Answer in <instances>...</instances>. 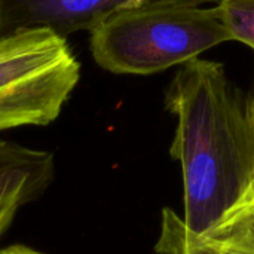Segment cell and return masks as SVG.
Masks as SVG:
<instances>
[{
    "mask_svg": "<svg viewBox=\"0 0 254 254\" xmlns=\"http://www.w3.org/2000/svg\"><path fill=\"white\" fill-rule=\"evenodd\" d=\"M177 118L170 149L180 162L186 237L202 238L231 213L254 185V104L220 63L180 65L165 94Z\"/></svg>",
    "mask_w": 254,
    "mask_h": 254,
    "instance_id": "cell-1",
    "label": "cell"
},
{
    "mask_svg": "<svg viewBox=\"0 0 254 254\" xmlns=\"http://www.w3.org/2000/svg\"><path fill=\"white\" fill-rule=\"evenodd\" d=\"M232 40L217 7L155 0L119 9L89 31L94 61L115 74L147 76Z\"/></svg>",
    "mask_w": 254,
    "mask_h": 254,
    "instance_id": "cell-2",
    "label": "cell"
},
{
    "mask_svg": "<svg viewBox=\"0 0 254 254\" xmlns=\"http://www.w3.org/2000/svg\"><path fill=\"white\" fill-rule=\"evenodd\" d=\"M79 79L77 58L54 30L33 27L0 36V131L52 124Z\"/></svg>",
    "mask_w": 254,
    "mask_h": 254,
    "instance_id": "cell-3",
    "label": "cell"
},
{
    "mask_svg": "<svg viewBox=\"0 0 254 254\" xmlns=\"http://www.w3.org/2000/svg\"><path fill=\"white\" fill-rule=\"evenodd\" d=\"M155 0H0V36L21 28L46 27L61 36L91 31L110 13ZM202 4L210 0H183Z\"/></svg>",
    "mask_w": 254,
    "mask_h": 254,
    "instance_id": "cell-4",
    "label": "cell"
},
{
    "mask_svg": "<svg viewBox=\"0 0 254 254\" xmlns=\"http://www.w3.org/2000/svg\"><path fill=\"white\" fill-rule=\"evenodd\" d=\"M54 177L51 152L0 140V204L22 208L42 196Z\"/></svg>",
    "mask_w": 254,
    "mask_h": 254,
    "instance_id": "cell-5",
    "label": "cell"
},
{
    "mask_svg": "<svg viewBox=\"0 0 254 254\" xmlns=\"http://www.w3.org/2000/svg\"><path fill=\"white\" fill-rule=\"evenodd\" d=\"M196 240L254 254V185L241 202L210 234Z\"/></svg>",
    "mask_w": 254,
    "mask_h": 254,
    "instance_id": "cell-6",
    "label": "cell"
},
{
    "mask_svg": "<svg viewBox=\"0 0 254 254\" xmlns=\"http://www.w3.org/2000/svg\"><path fill=\"white\" fill-rule=\"evenodd\" d=\"M159 254H246L208 241L189 238L180 226V216L165 208L162 213L161 234L155 247Z\"/></svg>",
    "mask_w": 254,
    "mask_h": 254,
    "instance_id": "cell-7",
    "label": "cell"
},
{
    "mask_svg": "<svg viewBox=\"0 0 254 254\" xmlns=\"http://www.w3.org/2000/svg\"><path fill=\"white\" fill-rule=\"evenodd\" d=\"M216 7L232 40L254 51V0H219Z\"/></svg>",
    "mask_w": 254,
    "mask_h": 254,
    "instance_id": "cell-8",
    "label": "cell"
},
{
    "mask_svg": "<svg viewBox=\"0 0 254 254\" xmlns=\"http://www.w3.org/2000/svg\"><path fill=\"white\" fill-rule=\"evenodd\" d=\"M19 207L12 204H0V238L7 231V228L12 225Z\"/></svg>",
    "mask_w": 254,
    "mask_h": 254,
    "instance_id": "cell-9",
    "label": "cell"
},
{
    "mask_svg": "<svg viewBox=\"0 0 254 254\" xmlns=\"http://www.w3.org/2000/svg\"><path fill=\"white\" fill-rule=\"evenodd\" d=\"M0 254H46L39 250H34L24 244H12L4 249H0Z\"/></svg>",
    "mask_w": 254,
    "mask_h": 254,
    "instance_id": "cell-10",
    "label": "cell"
},
{
    "mask_svg": "<svg viewBox=\"0 0 254 254\" xmlns=\"http://www.w3.org/2000/svg\"><path fill=\"white\" fill-rule=\"evenodd\" d=\"M252 98H253V104H254V94H253V95H252Z\"/></svg>",
    "mask_w": 254,
    "mask_h": 254,
    "instance_id": "cell-11",
    "label": "cell"
}]
</instances>
